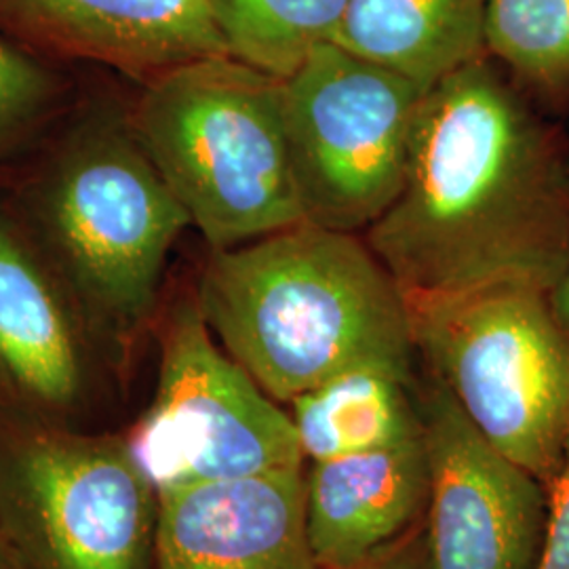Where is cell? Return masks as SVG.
<instances>
[{
	"instance_id": "9",
	"label": "cell",
	"mask_w": 569,
	"mask_h": 569,
	"mask_svg": "<svg viewBox=\"0 0 569 569\" xmlns=\"http://www.w3.org/2000/svg\"><path fill=\"white\" fill-rule=\"evenodd\" d=\"M418 403L430 465L432 569H533L549 489L491 448L427 369Z\"/></svg>"
},
{
	"instance_id": "4",
	"label": "cell",
	"mask_w": 569,
	"mask_h": 569,
	"mask_svg": "<svg viewBox=\"0 0 569 569\" xmlns=\"http://www.w3.org/2000/svg\"><path fill=\"white\" fill-rule=\"evenodd\" d=\"M283 79L209 56L143 82L131 127L211 251L305 222Z\"/></svg>"
},
{
	"instance_id": "10",
	"label": "cell",
	"mask_w": 569,
	"mask_h": 569,
	"mask_svg": "<svg viewBox=\"0 0 569 569\" xmlns=\"http://www.w3.org/2000/svg\"><path fill=\"white\" fill-rule=\"evenodd\" d=\"M154 569H319L305 468L159 491Z\"/></svg>"
},
{
	"instance_id": "5",
	"label": "cell",
	"mask_w": 569,
	"mask_h": 569,
	"mask_svg": "<svg viewBox=\"0 0 569 569\" xmlns=\"http://www.w3.org/2000/svg\"><path fill=\"white\" fill-rule=\"evenodd\" d=\"M418 359L491 448L549 489L569 441V333L549 293L407 298Z\"/></svg>"
},
{
	"instance_id": "22",
	"label": "cell",
	"mask_w": 569,
	"mask_h": 569,
	"mask_svg": "<svg viewBox=\"0 0 569 569\" xmlns=\"http://www.w3.org/2000/svg\"><path fill=\"white\" fill-rule=\"evenodd\" d=\"M0 569H20V566L16 563V559H13V555L7 549V545H4L2 538H0Z\"/></svg>"
},
{
	"instance_id": "21",
	"label": "cell",
	"mask_w": 569,
	"mask_h": 569,
	"mask_svg": "<svg viewBox=\"0 0 569 569\" xmlns=\"http://www.w3.org/2000/svg\"><path fill=\"white\" fill-rule=\"evenodd\" d=\"M550 308L559 321V326L563 327L569 333V256L568 262L563 266L561 277L557 279L555 287L549 293Z\"/></svg>"
},
{
	"instance_id": "6",
	"label": "cell",
	"mask_w": 569,
	"mask_h": 569,
	"mask_svg": "<svg viewBox=\"0 0 569 569\" xmlns=\"http://www.w3.org/2000/svg\"><path fill=\"white\" fill-rule=\"evenodd\" d=\"M157 521L124 435L2 420L0 538L20 569H154Z\"/></svg>"
},
{
	"instance_id": "17",
	"label": "cell",
	"mask_w": 569,
	"mask_h": 569,
	"mask_svg": "<svg viewBox=\"0 0 569 569\" xmlns=\"http://www.w3.org/2000/svg\"><path fill=\"white\" fill-rule=\"evenodd\" d=\"M486 53L521 89L569 91V0H488Z\"/></svg>"
},
{
	"instance_id": "19",
	"label": "cell",
	"mask_w": 569,
	"mask_h": 569,
	"mask_svg": "<svg viewBox=\"0 0 569 569\" xmlns=\"http://www.w3.org/2000/svg\"><path fill=\"white\" fill-rule=\"evenodd\" d=\"M533 569H569V441L566 460L549 486V515Z\"/></svg>"
},
{
	"instance_id": "11",
	"label": "cell",
	"mask_w": 569,
	"mask_h": 569,
	"mask_svg": "<svg viewBox=\"0 0 569 569\" xmlns=\"http://www.w3.org/2000/svg\"><path fill=\"white\" fill-rule=\"evenodd\" d=\"M91 336L20 218L0 207V388L30 420L58 425L89 390Z\"/></svg>"
},
{
	"instance_id": "20",
	"label": "cell",
	"mask_w": 569,
	"mask_h": 569,
	"mask_svg": "<svg viewBox=\"0 0 569 569\" xmlns=\"http://www.w3.org/2000/svg\"><path fill=\"white\" fill-rule=\"evenodd\" d=\"M342 569H432L428 549L427 517L406 536L363 561Z\"/></svg>"
},
{
	"instance_id": "1",
	"label": "cell",
	"mask_w": 569,
	"mask_h": 569,
	"mask_svg": "<svg viewBox=\"0 0 569 569\" xmlns=\"http://www.w3.org/2000/svg\"><path fill=\"white\" fill-rule=\"evenodd\" d=\"M406 298L550 293L569 256V154L483 56L430 87L406 182L363 234Z\"/></svg>"
},
{
	"instance_id": "2",
	"label": "cell",
	"mask_w": 569,
	"mask_h": 569,
	"mask_svg": "<svg viewBox=\"0 0 569 569\" xmlns=\"http://www.w3.org/2000/svg\"><path fill=\"white\" fill-rule=\"evenodd\" d=\"M194 300L218 345L284 407L355 367H420L406 293L363 234L305 220L216 249Z\"/></svg>"
},
{
	"instance_id": "16",
	"label": "cell",
	"mask_w": 569,
	"mask_h": 569,
	"mask_svg": "<svg viewBox=\"0 0 569 569\" xmlns=\"http://www.w3.org/2000/svg\"><path fill=\"white\" fill-rule=\"evenodd\" d=\"M228 56L277 79L336 42L346 0H209Z\"/></svg>"
},
{
	"instance_id": "12",
	"label": "cell",
	"mask_w": 569,
	"mask_h": 569,
	"mask_svg": "<svg viewBox=\"0 0 569 569\" xmlns=\"http://www.w3.org/2000/svg\"><path fill=\"white\" fill-rule=\"evenodd\" d=\"M0 28L142 84L188 61L228 56L209 0H0Z\"/></svg>"
},
{
	"instance_id": "23",
	"label": "cell",
	"mask_w": 569,
	"mask_h": 569,
	"mask_svg": "<svg viewBox=\"0 0 569 569\" xmlns=\"http://www.w3.org/2000/svg\"><path fill=\"white\" fill-rule=\"evenodd\" d=\"M2 420H4V413L0 411V427H2Z\"/></svg>"
},
{
	"instance_id": "15",
	"label": "cell",
	"mask_w": 569,
	"mask_h": 569,
	"mask_svg": "<svg viewBox=\"0 0 569 569\" xmlns=\"http://www.w3.org/2000/svg\"><path fill=\"white\" fill-rule=\"evenodd\" d=\"M420 373L388 367L348 369L298 395L287 411L306 465L403 443L422 435Z\"/></svg>"
},
{
	"instance_id": "8",
	"label": "cell",
	"mask_w": 569,
	"mask_h": 569,
	"mask_svg": "<svg viewBox=\"0 0 569 569\" xmlns=\"http://www.w3.org/2000/svg\"><path fill=\"white\" fill-rule=\"evenodd\" d=\"M159 348L152 401L124 435L157 491L306 467L287 407L218 345L194 293L167 310Z\"/></svg>"
},
{
	"instance_id": "7",
	"label": "cell",
	"mask_w": 569,
	"mask_h": 569,
	"mask_svg": "<svg viewBox=\"0 0 569 569\" xmlns=\"http://www.w3.org/2000/svg\"><path fill=\"white\" fill-rule=\"evenodd\" d=\"M427 89L338 42L284 79V131L306 222L366 234L399 197Z\"/></svg>"
},
{
	"instance_id": "14",
	"label": "cell",
	"mask_w": 569,
	"mask_h": 569,
	"mask_svg": "<svg viewBox=\"0 0 569 569\" xmlns=\"http://www.w3.org/2000/svg\"><path fill=\"white\" fill-rule=\"evenodd\" d=\"M488 0H346L336 42L430 89L486 53Z\"/></svg>"
},
{
	"instance_id": "18",
	"label": "cell",
	"mask_w": 569,
	"mask_h": 569,
	"mask_svg": "<svg viewBox=\"0 0 569 569\" xmlns=\"http://www.w3.org/2000/svg\"><path fill=\"white\" fill-rule=\"evenodd\" d=\"M66 100V84L32 53L0 39V161L28 142Z\"/></svg>"
},
{
	"instance_id": "3",
	"label": "cell",
	"mask_w": 569,
	"mask_h": 569,
	"mask_svg": "<svg viewBox=\"0 0 569 569\" xmlns=\"http://www.w3.org/2000/svg\"><path fill=\"white\" fill-rule=\"evenodd\" d=\"M18 218L93 345L122 363L157 310L173 244L192 226L129 114L96 108L77 119L23 188Z\"/></svg>"
},
{
	"instance_id": "13",
	"label": "cell",
	"mask_w": 569,
	"mask_h": 569,
	"mask_svg": "<svg viewBox=\"0 0 569 569\" xmlns=\"http://www.w3.org/2000/svg\"><path fill=\"white\" fill-rule=\"evenodd\" d=\"M425 435L305 467L306 531L319 569L355 566L425 521Z\"/></svg>"
}]
</instances>
